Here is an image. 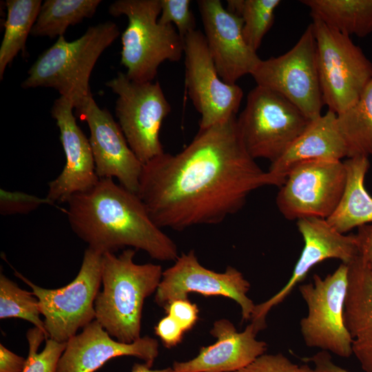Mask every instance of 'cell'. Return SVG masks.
<instances>
[{
	"mask_svg": "<svg viewBox=\"0 0 372 372\" xmlns=\"http://www.w3.org/2000/svg\"><path fill=\"white\" fill-rule=\"evenodd\" d=\"M266 185V171L247 152L234 116L199 129L179 153L143 164L137 194L159 227L181 231L222 223Z\"/></svg>",
	"mask_w": 372,
	"mask_h": 372,
	"instance_id": "1",
	"label": "cell"
},
{
	"mask_svg": "<svg viewBox=\"0 0 372 372\" xmlns=\"http://www.w3.org/2000/svg\"><path fill=\"white\" fill-rule=\"evenodd\" d=\"M66 203L63 211L72 230L89 248L104 254L130 247L161 261L178 257L176 245L153 221L138 195L112 178H99Z\"/></svg>",
	"mask_w": 372,
	"mask_h": 372,
	"instance_id": "2",
	"label": "cell"
},
{
	"mask_svg": "<svg viewBox=\"0 0 372 372\" xmlns=\"http://www.w3.org/2000/svg\"><path fill=\"white\" fill-rule=\"evenodd\" d=\"M136 251L103 254L102 290L95 302V320L116 340L131 343L141 336L145 300L156 292L162 278L160 265L137 264Z\"/></svg>",
	"mask_w": 372,
	"mask_h": 372,
	"instance_id": "3",
	"label": "cell"
},
{
	"mask_svg": "<svg viewBox=\"0 0 372 372\" xmlns=\"http://www.w3.org/2000/svg\"><path fill=\"white\" fill-rule=\"evenodd\" d=\"M119 34L117 25L106 21L88 28L74 41L59 37L30 68L21 87L54 88L75 108L92 95L89 81L94 66Z\"/></svg>",
	"mask_w": 372,
	"mask_h": 372,
	"instance_id": "4",
	"label": "cell"
},
{
	"mask_svg": "<svg viewBox=\"0 0 372 372\" xmlns=\"http://www.w3.org/2000/svg\"><path fill=\"white\" fill-rule=\"evenodd\" d=\"M161 10V0H118L109 7L111 15L128 19L121 35V63L132 81L151 82L162 63L183 56V39L172 24L158 22Z\"/></svg>",
	"mask_w": 372,
	"mask_h": 372,
	"instance_id": "5",
	"label": "cell"
},
{
	"mask_svg": "<svg viewBox=\"0 0 372 372\" xmlns=\"http://www.w3.org/2000/svg\"><path fill=\"white\" fill-rule=\"evenodd\" d=\"M312 120L280 94L256 85L237 118L240 137L254 158L276 161Z\"/></svg>",
	"mask_w": 372,
	"mask_h": 372,
	"instance_id": "6",
	"label": "cell"
},
{
	"mask_svg": "<svg viewBox=\"0 0 372 372\" xmlns=\"http://www.w3.org/2000/svg\"><path fill=\"white\" fill-rule=\"evenodd\" d=\"M312 19L323 102L339 114L358 101L372 80V62L349 36Z\"/></svg>",
	"mask_w": 372,
	"mask_h": 372,
	"instance_id": "7",
	"label": "cell"
},
{
	"mask_svg": "<svg viewBox=\"0 0 372 372\" xmlns=\"http://www.w3.org/2000/svg\"><path fill=\"white\" fill-rule=\"evenodd\" d=\"M102 253L87 247L75 278L54 289L41 287L15 271L39 300L48 338L67 342L95 320L94 302L101 285Z\"/></svg>",
	"mask_w": 372,
	"mask_h": 372,
	"instance_id": "8",
	"label": "cell"
},
{
	"mask_svg": "<svg viewBox=\"0 0 372 372\" xmlns=\"http://www.w3.org/2000/svg\"><path fill=\"white\" fill-rule=\"evenodd\" d=\"M106 85L118 96V123L138 160L143 165L163 154L160 130L171 106L160 83L134 81L119 72Z\"/></svg>",
	"mask_w": 372,
	"mask_h": 372,
	"instance_id": "9",
	"label": "cell"
},
{
	"mask_svg": "<svg viewBox=\"0 0 372 372\" xmlns=\"http://www.w3.org/2000/svg\"><path fill=\"white\" fill-rule=\"evenodd\" d=\"M251 75L257 85L280 94L309 119L322 115L324 104L311 23L291 49L277 57L261 59Z\"/></svg>",
	"mask_w": 372,
	"mask_h": 372,
	"instance_id": "10",
	"label": "cell"
},
{
	"mask_svg": "<svg viewBox=\"0 0 372 372\" xmlns=\"http://www.w3.org/2000/svg\"><path fill=\"white\" fill-rule=\"evenodd\" d=\"M313 280L299 286L308 309L300 322L304 342L308 347L349 358L353 354L351 338L344 322L348 265L340 264L324 278L314 274Z\"/></svg>",
	"mask_w": 372,
	"mask_h": 372,
	"instance_id": "11",
	"label": "cell"
},
{
	"mask_svg": "<svg viewBox=\"0 0 372 372\" xmlns=\"http://www.w3.org/2000/svg\"><path fill=\"white\" fill-rule=\"evenodd\" d=\"M346 183L341 161H312L295 166L279 187L276 203L289 220L327 219L337 207Z\"/></svg>",
	"mask_w": 372,
	"mask_h": 372,
	"instance_id": "12",
	"label": "cell"
},
{
	"mask_svg": "<svg viewBox=\"0 0 372 372\" xmlns=\"http://www.w3.org/2000/svg\"><path fill=\"white\" fill-rule=\"evenodd\" d=\"M185 86L199 112V129H206L236 116L243 91L237 84H229L220 77L199 30L184 39Z\"/></svg>",
	"mask_w": 372,
	"mask_h": 372,
	"instance_id": "13",
	"label": "cell"
},
{
	"mask_svg": "<svg viewBox=\"0 0 372 372\" xmlns=\"http://www.w3.org/2000/svg\"><path fill=\"white\" fill-rule=\"evenodd\" d=\"M249 289L250 283L236 268L227 267L223 273L207 269L191 250L183 253L172 267L163 271L154 300L164 308L173 300L187 298L189 293L220 296L236 302L241 309L242 320L247 321L256 306L247 296Z\"/></svg>",
	"mask_w": 372,
	"mask_h": 372,
	"instance_id": "14",
	"label": "cell"
},
{
	"mask_svg": "<svg viewBox=\"0 0 372 372\" xmlns=\"http://www.w3.org/2000/svg\"><path fill=\"white\" fill-rule=\"evenodd\" d=\"M296 225L304 247L286 285L267 300L256 304L251 323L258 332L266 327L270 310L282 302L315 265L327 259H338L348 265L358 256L355 235L340 233L327 219L304 218L298 220Z\"/></svg>",
	"mask_w": 372,
	"mask_h": 372,
	"instance_id": "15",
	"label": "cell"
},
{
	"mask_svg": "<svg viewBox=\"0 0 372 372\" xmlns=\"http://www.w3.org/2000/svg\"><path fill=\"white\" fill-rule=\"evenodd\" d=\"M75 109L89 127L98 177L115 178L120 185L137 194L143 163L131 149L118 123L107 109L98 106L92 95Z\"/></svg>",
	"mask_w": 372,
	"mask_h": 372,
	"instance_id": "16",
	"label": "cell"
},
{
	"mask_svg": "<svg viewBox=\"0 0 372 372\" xmlns=\"http://www.w3.org/2000/svg\"><path fill=\"white\" fill-rule=\"evenodd\" d=\"M198 10L210 54L221 79L229 84L251 74L261 59L246 42L240 17L220 0H198Z\"/></svg>",
	"mask_w": 372,
	"mask_h": 372,
	"instance_id": "17",
	"label": "cell"
},
{
	"mask_svg": "<svg viewBox=\"0 0 372 372\" xmlns=\"http://www.w3.org/2000/svg\"><path fill=\"white\" fill-rule=\"evenodd\" d=\"M74 108L70 100L60 96L51 109L65 157L61 172L48 183L45 197L52 205L66 203L72 196L89 190L99 180L89 139L76 123Z\"/></svg>",
	"mask_w": 372,
	"mask_h": 372,
	"instance_id": "18",
	"label": "cell"
},
{
	"mask_svg": "<svg viewBox=\"0 0 372 372\" xmlns=\"http://www.w3.org/2000/svg\"><path fill=\"white\" fill-rule=\"evenodd\" d=\"M158 353L157 340L145 335L131 343L119 342L94 320L66 342L57 372H94L121 356L137 358L152 367Z\"/></svg>",
	"mask_w": 372,
	"mask_h": 372,
	"instance_id": "19",
	"label": "cell"
},
{
	"mask_svg": "<svg viewBox=\"0 0 372 372\" xmlns=\"http://www.w3.org/2000/svg\"><path fill=\"white\" fill-rule=\"evenodd\" d=\"M216 338L211 345L203 347L198 355L185 362H174V372H237L265 353L267 344L258 340L253 324L238 332L229 320H216L210 331Z\"/></svg>",
	"mask_w": 372,
	"mask_h": 372,
	"instance_id": "20",
	"label": "cell"
},
{
	"mask_svg": "<svg viewBox=\"0 0 372 372\" xmlns=\"http://www.w3.org/2000/svg\"><path fill=\"white\" fill-rule=\"evenodd\" d=\"M347 149L340 132L337 115L328 110L311 121L305 130L266 171L267 185L280 187L296 165L312 161H341Z\"/></svg>",
	"mask_w": 372,
	"mask_h": 372,
	"instance_id": "21",
	"label": "cell"
},
{
	"mask_svg": "<svg viewBox=\"0 0 372 372\" xmlns=\"http://www.w3.org/2000/svg\"><path fill=\"white\" fill-rule=\"evenodd\" d=\"M347 265L344 322L353 354L364 372H372V273L359 255Z\"/></svg>",
	"mask_w": 372,
	"mask_h": 372,
	"instance_id": "22",
	"label": "cell"
},
{
	"mask_svg": "<svg viewBox=\"0 0 372 372\" xmlns=\"http://www.w3.org/2000/svg\"><path fill=\"white\" fill-rule=\"evenodd\" d=\"M346 183L341 198L328 223L342 234L372 223V196L365 187L369 157L355 156L344 161Z\"/></svg>",
	"mask_w": 372,
	"mask_h": 372,
	"instance_id": "23",
	"label": "cell"
},
{
	"mask_svg": "<svg viewBox=\"0 0 372 372\" xmlns=\"http://www.w3.org/2000/svg\"><path fill=\"white\" fill-rule=\"evenodd\" d=\"M312 18L342 34L364 37L372 33V0H302Z\"/></svg>",
	"mask_w": 372,
	"mask_h": 372,
	"instance_id": "24",
	"label": "cell"
},
{
	"mask_svg": "<svg viewBox=\"0 0 372 372\" xmlns=\"http://www.w3.org/2000/svg\"><path fill=\"white\" fill-rule=\"evenodd\" d=\"M41 0H7V17L0 46V79L19 52L25 54V43L37 19Z\"/></svg>",
	"mask_w": 372,
	"mask_h": 372,
	"instance_id": "25",
	"label": "cell"
},
{
	"mask_svg": "<svg viewBox=\"0 0 372 372\" xmlns=\"http://www.w3.org/2000/svg\"><path fill=\"white\" fill-rule=\"evenodd\" d=\"M336 115L347 158L372 155V80L353 105Z\"/></svg>",
	"mask_w": 372,
	"mask_h": 372,
	"instance_id": "26",
	"label": "cell"
},
{
	"mask_svg": "<svg viewBox=\"0 0 372 372\" xmlns=\"http://www.w3.org/2000/svg\"><path fill=\"white\" fill-rule=\"evenodd\" d=\"M101 0H45L30 34L50 38L63 36L70 25L92 17Z\"/></svg>",
	"mask_w": 372,
	"mask_h": 372,
	"instance_id": "27",
	"label": "cell"
},
{
	"mask_svg": "<svg viewBox=\"0 0 372 372\" xmlns=\"http://www.w3.org/2000/svg\"><path fill=\"white\" fill-rule=\"evenodd\" d=\"M227 9L240 17L247 43L256 52L274 21L280 0H228Z\"/></svg>",
	"mask_w": 372,
	"mask_h": 372,
	"instance_id": "28",
	"label": "cell"
},
{
	"mask_svg": "<svg viewBox=\"0 0 372 372\" xmlns=\"http://www.w3.org/2000/svg\"><path fill=\"white\" fill-rule=\"evenodd\" d=\"M37 298L21 288L3 273L0 275V319L19 318L41 329L48 339Z\"/></svg>",
	"mask_w": 372,
	"mask_h": 372,
	"instance_id": "29",
	"label": "cell"
},
{
	"mask_svg": "<svg viewBox=\"0 0 372 372\" xmlns=\"http://www.w3.org/2000/svg\"><path fill=\"white\" fill-rule=\"evenodd\" d=\"M29 352L23 372H57L59 360L64 351L66 342H59L34 327L26 334Z\"/></svg>",
	"mask_w": 372,
	"mask_h": 372,
	"instance_id": "30",
	"label": "cell"
},
{
	"mask_svg": "<svg viewBox=\"0 0 372 372\" xmlns=\"http://www.w3.org/2000/svg\"><path fill=\"white\" fill-rule=\"evenodd\" d=\"M190 0H161V10L158 22L176 26L180 36L184 37L196 29Z\"/></svg>",
	"mask_w": 372,
	"mask_h": 372,
	"instance_id": "31",
	"label": "cell"
},
{
	"mask_svg": "<svg viewBox=\"0 0 372 372\" xmlns=\"http://www.w3.org/2000/svg\"><path fill=\"white\" fill-rule=\"evenodd\" d=\"M52 205L49 200L20 191L0 189V214L3 216L26 214L42 205Z\"/></svg>",
	"mask_w": 372,
	"mask_h": 372,
	"instance_id": "32",
	"label": "cell"
},
{
	"mask_svg": "<svg viewBox=\"0 0 372 372\" xmlns=\"http://www.w3.org/2000/svg\"><path fill=\"white\" fill-rule=\"evenodd\" d=\"M237 372H317L307 364H298L281 353H265Z\"/></svg>",
	"mask_w": 372,
	"mask_h": 372,
	"instance_id": "33",
	"label": "cell"
},
{
	"mask_svg": "<svg viewBox=\"0 0 372 372\" xmlns=\"http://www.w3.org/2000/svg\"><path fill=\"white\" fill-rule=\"evenodd\" d=\"M164 309L167 315L174 319L185 332L190 331L198 320V308L188 298L173 300Z\"/></svg>",
	"mask_w": 372,
	"mask_h": 372,
	"instance_id": "34",
	"label": "cell"
},
{
	"mask_svg": "<svg viewBox=\"0 0 372 372\" xmlns=\"http://www.w3.org/2000/svg\"><path fill=\"white\" fill-rule=\"evenodd\" d=\"M154 330L163 345L168 349L178 345L185 333L176 321L168 315L158 321Z\"/></svg>",
	"mask_w": 372,
	"mask_h": 372,
	"instance_id": "35",
	"label": "cell"
},
{
	"mask_svg": "<svg viewBox=\"0 0 372 372\" xmlns=\"http://www.w3.org/2000/svg\"><path fill=\"white\" fill-rule=\"evenodd\" d=\"M355 235L358 255L372 273V223L358 228Z\"/></svg>",
	"mask_w": 372,
	"mask_h": 372,
	"instance_id": "36",
	"label": "cell"
},
{
	"mask_svg": "<svg viewBox=\"0 0 372 372\" xmlns=\"http://www.w3.org/2000/svg\"><path fill=\"white\" fill-rule=\"evenodd\" d=\"M26 360L0 344V372H23Z\"/></svg>",
	"mask_w": 372,
	"mask_h": 372,
	"instance_id": "37",
	"label": "cell"
},
{
	"mask_svg": "<svg viewBox=\"0 0 372 372\" xmlns=\"http://www.w3.org/2000/svg\"><path fill=\"white\" fill-rule=\"evenodd\" d=\"M305 362H313L317 372H349L345 369L335 364L329 352L320 351L309 358L302 359Z\"/></svg>",
	"mask_w": 372,
	"mask_h": 372,
	"instance_id": "38",
	"label": "cell"
},
{
	"mask_svg": "<svg viewBox=\"0 0 372 372\" xmlns=\"http://www.w3.org/2000/svg\"><path fill=\"white\" fill-rule=\"evenodd\" d=\"M131 372H174L172 367L161 369H153L145 363H136L132 366Z\"/></svg>",
	"mask_w": 372,
	"mask_h": 372,
	"instance_id": "39",
	"label": "cell"
}]
</instances>
